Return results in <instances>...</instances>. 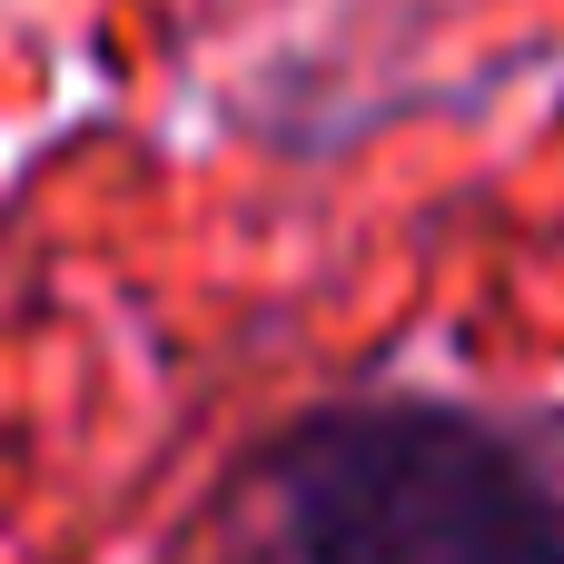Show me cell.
<instances>
[{
    "label": "cell",
    "instance_id": "obj_1",
    "mask_svg": "<svg viewBox=\"0 0 564 564\" xmlns=\"http://www.w3.org/2000/svg\"><path fill=\"white\" fill-rule=\"evenodd\" d=\"M268 486L288 564H564V476L466 406H327Z\"/></svg>",
    "mask_w": 564,
    "mask_h": 564
}]
</instances>
